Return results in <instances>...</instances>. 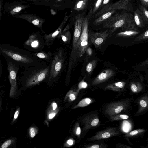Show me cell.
<instances>
[{
  "label": "cell",
  "mask_w": 148,
  "mask_h": 148,
  "mask_svg": "<svg viewBox=\"0 0 148 148\" xmlns=\"http://www.w3.org/2000/svg\"><path fill=\"white\" fill-rule=\"evenodd\" d=\"M0 55L5 60L14 62L20 67L26 68L35 66L41 62L31 52L10 44H0Z\"/></svg>",
  "instance_id": "1"
},
{
  "label": "cell",
  "mask_w": 148,
  "mask_h": 148,
  "mask_svg": "<svg viewBox=\"0 0 148 148\" xmlns=\"http://www.w3.org/2000/svg\"><path fill=\"white\" fill-rule=\"evenodd\" d=\"M50 69V64L41 62L39 64L24 68L17 79L26 88L38 85L47 81Z\"/></svg>",
  "instance_id": "2"
},
{
  "label": "cell",
  "mask_w": 148,
  "mask_h": 148,
  "mask_svg": "<svg viewBox=\"0 0 148 148\" xmlns=\"http://www.w3.org/2000/svg\"><path fill=\"white\" fill-rule=\"evenodd\" d=\"M135 24L132 14L121 12L116 13L104 22L103 27L108 28L110 33H111L119 28L123 30L134 29Z\"/></svg>",
  "instance_id": "3"
},
{
  "label": "cell",
  "mask_w": 148,
  "mask_h": 148,
  "mask_svg": "<svg viewBox=\"0 0 148 148\" xmlns=\"http://www.w3.org/2000/svg\"><path fill=\"white\" fill-rule=\"evenodd\" d=\"M53 53V58L49 63L50 69L47 81L49 84H53L59 78L64 69L66 58V52L62 47L57 48Z\"/></svg>",
  "instance_id": "4"
},
{
  "label": "cell",
  "mask_w": 148,
  "mask_h": 148,
  "mask_svg": "<svg viewBox=\"0 0 148 148\" xmlns=\"http://www.w3.org/2000/svg\"><path fill=\"white\" fill-rule=\"evenodd\" d=\"M24 47L29 51L38 52L44 48L45 41L43 36L39 31L30 34L23 44Z\"/></svg>",
  "instance_id": "5"
},
{
  "label": "cell",
  "mask_w": 148,
  "mask_h": 148,
  "mask_svg": "<svg viewBox=\"0 0 148 148\" xmlns=\"http://www.w3.org/2000/svg\"><path fill=\"white\" fill-rule=\"evenodd\" d=\"M130 1L131 0H119L115 3L108 4L102 8L92 17H98L103 14L113 10L132 11V5Z\"/></svg>",
  "instance_id": "6"
},
{
  "label": "cell",
  "mask_w": 148,
  "mask_h": 148,
  "mask_svg": "<svg viewBox=\"0 0 148 148\" xmlns=\"http://www.w3.org/2000/svg\"><path fill=\"white\" fill-rule=\"evenodd\" d=\"M8 71V79L11 85L10 97H12L17 89V76L20 66L16 63L8 60L6 61Z\"/></svg>",
  "instance_id": "7"
},
{
  "label": "cell",
  "mask_w": 148,
  "mask_h": 148,
  "mask_svg": "<svg viewBox=\"0 0 148 148\" xmlns=\"http://www.w3.org/2000/svg\"><path fill=\"white\" fill-rule=\"evenodd\" d=\"M110 34L109 29L99 32L89 31L88 38L90 42L94 45L95 48H97L102 45Z\"/></svg>",
  "instance_id": "8"
},
{
  "label": "cell",
  "mask_w": 148,
  "mask_h": 148,
  "mask_svg": "<svg viewBox=\"0 0 148 148\" xmlns=\"http://www.w3.org/2000/svg\"><path fill=\"white\" fill-rule=\"evenodd\" d=\"M67 12H66L65 13L63 20L57 29L49 34H45L43 36L45 40V46H47L48 48H49L53 45L54 40L59 34L62 31L65 24L71 16V14L69 16L67 15Z\"/></svg>",
  "instance_id": "9"
},
{
  "label": "cell",
  "mask_w": 148,
  "mask_h": 148,
  "mask_svg": "<svg viewBox=\"0 0 148 148\" xmlns=\"http://www.w3.org/2000/svg\"><path fill=\"white\" fill-rule=\"evenodd\" d=\"M84 13L79 14L75 16L74 30L73 40V49H75L80 36Z\"/></svg>",
  "instance_id": "10"
},
{
  "label": "cell",
  "mask_w": 148,
  "mask_h": 148,
  "mask_svg": "<svg viewBox=\"0 0 148 148\" xmlns=\"http://www.w3.org/2000/svg\"><path fill=\"white\" fill-rule=\"evenodd\" d=\"M14 17L25 20L32 23L36 27L39 28L42 33H45L42 28V26L45 22V20L39 17L32 14L23 13L20 14H16Z\"/></svg>",
  "instance_id": "11"
},
{
  "label": "cell",
  "mask_w": 148,
  "mask_h": 148,
  "mask_svg": "<svg viewBox=\"0 0 148 148\" xmlns=\"http://www.w3.org/2000/svg\"><path fill=\"white\" fill-rule=\"evenodd\" d=\"M117 134L118 132L115 128H110L98 132L95 135L86 140L88 141H93L106 139Z\"/></svg>",
  "instance_id": "12"
},
{
  "label": "cell",
  "mask_w": 148,
  "mask_h": 148,
  "mask_svg": "<svg viewBox=\"0 0 148 148\" xmlns=\"http://www.w3.org/2000/svg\"><path fill=\"white\" fill-rule=\"evenodd\" d=\"M114 74L113 70L110 69L104 70L93 80L92 84L93 85H96L106 81L113 76Z\"/></svg>",
  "instance_id": "13"
},
{
  "label": "cell",
  "mask_w": 148,
  "mask_h": 148,
  "mask_svg": "<svg viewBox=\"0 0 148 148\" xmlns=\"http://www.w3.org/2000/svg\"><path fill=\"white\" fill-rule=\"evenodd\" d=\"M91 18V16L89 13L84 18L82 22L81 34L78 42L82 41H88V22Z\"/></svg>",
  "instance_id": "14"
},
{
  "label": "cell",
  "mask_w": 148,
  "mask_h": 148,
  "mask_svg": "<svg viewBox=\"0 0 148 148\" xmlns=\"http://www.w3.org/2000/svg\"><path fill=\"white\" fill-rule=\"evenodd\" d=\"M123 109V106L121 103H113L107 106L105 112L108 115L112 116L119 113Z\"/></svg>",
  "instance_id": "15"
},
{
  "label": "cell",
  "mask_w": 148,
  "mask_h": 148,
  "mask_svg": "<svg viewBox=\"0 0 148 148\" xmlns=\"http://www.w3.org/2000/svg\"><path fill=\"white\" fill-rule=\"evenodd\" d=\"M32 54L40 61L49 63L53 58V52L46 51L43 50L38 52L32 53Z\"/></svg>",
  "instance_id": "16"
},
{
  "label": "cell",
  "mask_w": 148,
  "mask_h": 148,
  "mask_svg": "<svg viewBox=\"0 0 148 148\" xmlns=\"http://www.w3.org/2000/svg\"><path fill=\"white\" fill-rule=\"evenodd\" d=\"M70 20L65 28L59 34L56 38L63 43H69L71 39V34L69 30L70 27Z\"/></svg>",
  "instance_id": "17"
},
{
  "label": "cell",
  "mask_w": 148,
  "mask_h": 148,
  "mask_svg": "<svg viewBox=\"0 0 148 148\" xmlns=\"http://www.w3.org/2000/svg\"><path fill=\"white\" fill-rule=\"evenodd\" d=\"M116 11V10H112L103 14L95 20L93 24L95 25H97L105 22L112 16Z\"/></svg>",
  "instance_id": "18"
},
{
  "label": "cell",
  "mask_w": 148,
  "mask_h": 148,
  "mask_svg": "<svg viewBox=\"0 0 148 148\" xmlns=\"http://www.w3.org/2000/svg\"><path fill=\"white\" fill-rule=\"evenodd\" d=\"M134 17L135 24L140 28H143L145 21L142 16L139 9H137L134 12Z\"/></svg>",
  "instance_id": "19"
},
{
  "label": "cell",
  "mask_w": 148,
  "mask_h": 148,
  "mask_svg": "<svg viewBox=\"0 0 148 148\" xmlns=\"http://www.w3.org/2000/svg\"><path fill=\"white\" fill-rule=\"evenodd\" d=\"M88 41H82L77 43L75 49H77L80 56H82L83 55L87 49L88 46Z\"/></svg>",
  "instance_id": "20"
},
{
  "label": "cell",
  "mask_w": 148,
  "mask_h": 148,
  "mask_svg": "<svg viewBox=\"0 0 148 148\" xmlns=\"http://www.w3.org/2000/svg\"><path fill=\"white\" fill-rule=\"evenodd\" d=\"M124 83L122 82L114 83L107 85L105 89L113 91H119L124 87Z\"/></svg>",
  "instance_id": "21"
},
{
  "label": "cell",
  "mask_w": 148,
  "mask_h": 148,
  "mask_svg": "<svg viewBox=\"0 0 148 148\" xmlns=\"http://www.w3.org/2000/svg\"><path fill=\"white\" fill-rule=\"evenodd\" d=\"M89 0H79L75 4L74 7L75 10L79 11L83 10L87 7Z\"/></svg>",
  "instance_id": "22"
},
{
  "label": "cell",
  "mask_w": 148,
  "mask_h": 148,
  "mask_svg": "<svg viewBox=\"0 0 148 148\" xmlns=\"http://www.w3.org/2000/svg\"><path fill=\"white\" fill-rule=\"evenodd\" d=\"M103 0H96L94 4L93 8L90 7V9L89 13L90 14L92 17L95 14L97 11L101 6Z\"/></svg>",
  "instance_id": "23"
},
{
  "label": "cell",
  "mask_w": 148,
  "mask_h": 148,
  "mask_svg": "<svg viewBox=\"0 0 148 148\" xmlns=\"http://www.w3.org/2000/svg\"><path fill=\"white\" fill-rule=\"evenodd\" d=\"M92 102V99L90 98H86L82 99L75 106L73 109H75L79 107H84L90 104Z\"/></svg>",
  "instance_id": "24"
},
{
  "label": "cell",
  "mask_w": 148,
  "mask_h": 148,
  "mask_svg": "<svg viewBox=\"0 0 148 148\" xmlns=\"http://www.w3.org/2000/svg\"><path fill=\"white\" fill-rule=\"evenodd\" d=\"M29 6L27 5H16L10 10V13L12 15H16L22 10L28 7Z\"/></svg>",
  "instance_id": "25"
},
{
  "label": "cell",
  "mask_w": 148,
  "mask_h": 148,
  "mask_svg": "<svg viewBox=\"0 0 148 148\" xmlns=\"http://www.w3.org/2000/svg\"><path fill=\"white\" fill-rule=\"evenodd\" d=\"M138 32L133 30H129L120 32L116 34L119 36H129L135 35L138 34Z\"/></svg>",
  "instance_id": "26"
},
{
  "label": "cell",
  "mask_w": 148,
  "mask_h": 148,
  "mask_svg": "<svg viewBox=\"0 0 148 148\" xmlns=\"http://www.w3.org/2000/svg\"><path fill=\"white\" fill-rule=\"evenodd\" d=\"M97 61L96 60H93L90 62L87 65L86 70L89 74L92 73L94 69L96 66Z\"/></svg>",
  "instance_id": "27"
},
{
  "label": "cell",
  "mask_w": 148,
  "mask_h": 148,
  "mask_svg": "<svg viewBox=\"0 0 148 148\" xmlns=\"http://www.w3.org/2000/svg\"><path fill=\"white\" fill-rule=\"evenodd\" d=\"M78 92V90L76 92H75L73 90H70L66 94L65 99L68 100L69 101L75 100Z\"/></svg>",
  "instance_id": "28"
},
{
  "label": "cell",
  "mask_w": 148,
  "mask_h": 148,
  "mask_svg": "<svg viewBox=\"0 0 148 148\" xmlns=\"http://www.w3.org/2000/svg\"><path fill=\"white\" fill-rule=\"evenodd\" d=\"M139 10L142 17L145 22H148V11L142 5L139 6Z\"/></svg>",
  "instance_id": "29"
},
{
  "label": "cell",
  "mask_w": 148,
  "mask_h": 148,
  "mask_svg": "<svg viewBox=\"0 0 148 148\" xmlns=\"http://www.w3.org/2000/svg\"><path fill=\"white\" fill-rule=\"evenodd\" d=\"M99 122V119L97 118H93L90 121V122L86 123V129L95 127L97 125Z\"/></svg>",
  "instance_id": "30"
},
{
  "label": "cell",
  "mask_w": 148,
  "mask_h": 148,
  "mask_svg": "<svg viewBox=\"0 0 148 148\" xmlns=\"http://www.w3.org/2000/svg\"><path fill=\"white\" fill-rule=\"evenodd\" d=\"M147 39H148V30L140 35L134 40V41H141Z\"/></svg>",
  "instance_id": "31"
},
{
  "label": "cell",
  "mask_w": 148,
  "mask_h": 148,
  "mask_svg": "<svg viewBox=\"0 0 148 148\" xmlns=\"http://www.w3.org/2000/svg\"><path fill=\"white\" fill-rule=\"evenodd\" d=\"M128 118L129 116L126 114H121L116 116H113L110 117V119L112 121L120 119H127Z\"/></svg>",
  "instance_id": "32"
},
{
  "label": "cell",
  "mask_w": 148,
  "mask_h": 148,
  "mask_svg": "<svg viewBox=\"0 0 148 148\" xmlns=\"http://www.w3.org/2000/svg\"><path fill=\"white\" fill-rule=\"evenodd\" d=\"M87 86V83L85 82L82 81L78 84V90L79 91V90L81 89L85 88H86Z\"/></svg>",
  "instance_id": "33"
},
{
  "label": "cell",
  "mask_w": 148,
  "mask_h": 148,
  "mask_svg": "<svg viewBox=\"0 0 148 148\" xmlns=\"http://www.w3.org/2000/svg\"><path fill=\"white\" fill-rule=\"evenodd\" d=\"M12 141L10 140H8L5 141L2 144L1 147L2 148H6L8 147L11 143Z\"/></svg>",
  "instance_id": "34"
},
{
  "label": "cell",
  "mask_w": 148,
  "mask_h": 148,
  "mask_svg": "<svg viewBox=\"0 0 148 148\" xmlns=\"http://www.w3.org/2000/svg\"><path fill=\"white\" fill-rule=\"evenodd\" d=\"M101 146H101V145L96 144L89 146H86L85 147L86 148H99L103 147Z\"/></svg>",
  "instance_id": "35"
},
{
  "label": "cell",
  "mask_w": 148,
  "mask_h": 148,
  "mask_svg": "<svg viewBox=\"0 0 148 148\" xmlns=\"http://www.w3.org/2000/svg\"><path fill=\"white\" fill-rule=\"evenodd\" d=\"M30 136L31 138L34 137L36 135L35 129L33 127H31L30 130Z\"/></svg>",
  "instance_id": "36"
},
{
  "label": "cell",
  "mask_w": 148,
  "mask_h": 148,
  "mask_svg": "<svg viewBox=\"0 0 148 148\" xmlns=\"http://www.w3.org/2000/svg\"><path fill=\"white\" fill-rule=\"evenodd\" d=\"M131 90L134 92H136L138 90V88L134 84H132L131 86Z\"/></svg>",
  "instance_id": "37"
},
{
  "label": "cell",
  "mask_w": 148,
  "mask_h": 148,
  "mask_svg": "<svg viewBox=\"0 0 148 148\" xmlns=\"http://www.w3.org/2000/svg\"><path fill=\"white\" fill-rule=\"evenodd\" d=\"M140 1L142 5L148 7V0H140Z\"/></svg>",
  "instance_id": "38"
},
{
  "label": "cell",
  "mask_w": 148,
  "mask_h": 148,
  "mask_svg": "<svg viewBox=\"0 0 148 148\" xmlns=\"http://www.w3.org/2000/svg\"><path fill=\"white\" fill-rule=\"evenodd\" d=\"M140 103L141 106L145 108L147 106V103L144 100H141L140 101Z\"/></svg>",
  "instance_id": "39"
},
{
  "label": "cell",
  "mask_w": 148,
  "mask_h": 148,
  "mask_svg": "<svg viewBox=\"0 0 148 148\" xmlns=\"http://www.w3.org/2000/svg\"><path fill=\"white\" fill-rule=\"evenodd\" d=\"M110 1V0H103L100 7L102 8L105 5H107Z\"/></svg>",
  "instance_id": "40"
},
{
  "label": "cell",
  "mask_w": 148,
  "mask_h": 148,
  "mask_svg": "<svg viewBox=\"0 0 148 148\" xmlns=\"http://www.w3.org/2000/svg\"><path fill=\"white\" fill-rule=\"evenodd\" d=\"M56 113L54 112H51L49 114L48 117L49 119H51L54 118L56 114Z\"/></svg>",
  "instance_id": "41"
},
{
  "label": "cell",
  "mask_w": 148,
  "mask_h": 148,
  "mask_svg": "<svg viewBox=\"0 0 148 148\" xmlns=\"http://www.w3.org/2000/svg\"><path fill=\"white\" fill-rule=\"evenodd\" d=\"M81 128L79 126L77 127L76 131V134L77 135H79L81 134Z\"/></svg>",
  "instance_id": "42"
},
{
  "label": "cell",
  "mask_w": 148,
  "mask_h": 148,
  "mask_svg": "<svg viewBox=\"0 0 148 148\" xmlns=\"http://www.w3.org/2000/svg\"><path fill=\"white\" fill-rule=\"evenodd\" d=\"M19 114V110H16L14 114V119L13 121H14L16 119Z\"/></svg>",
  "instance_id": "43"
},
{
  "label": "cell",
  "mask_w": 148,
  "mask_h": 148,
  "mask_svg": "<svg viewBox=\"0 0 148 148\" xmlns=\"http://www.w3.org/2000/svg\"><path fill=\"white\" fill-rule=\"evenodd\" d=\"M3 64L1 62V60H0V77L2 75L3 71Z\"/></svg>",
  "instance_id": "44"
},
{
  "label": "cell",
  "mask_w": 148,
  "mask_h": 148,
  "mask_svg": "<svg viewBox=\"0 0 148 148\" xmlns=\"http://www.w3.org/2000/svg\"><path fill=\"white\" fill-rule=\"evenodd\" d=\"M138 133L137 130H134L131 131L130 133V135L134 136L137 134Z\"/></svg>",
  "instance_id": "45"
},
{
  "label": "cell",
  "mask_w": 148,
  "mask_h": 148,
  "mask_svg": "<svg viewBox=\"0 0 148 148\" xmlns=\"http://www.w3.org/2000/svg\"><path fill=\"white\" fill-rule=\"evenodd\" d=\"M145 65H148V59L144 61L141 63V66H145Z\"/></svg>",
  "instance_id": "46"
},
{
  "label": "cell",
  "mask_w": 148,
  "mask_h": 148,
  "mask_svg": "<svg viewBox=\"0 0 148 148\" xmlns=\"http://www.w3.org/2000/svg\"><path fill=\"white\" fill-rule=\"evenodd\" d=\"M67 143L69 145H71L73 144V142L72 140L70 139L67 140Z\"/></svg>",
  "instance_id": "47"
},
{
  "label": "cell",
  "mask_w": 148,
  "mask_h": 148,
  "mask_svg": "<svg viewBox=\"0 0 148 148\" xmlns=\"http://www.w3.org/2000/svg\"><path fill=\"white\" fill-rule=\"evenodd\" d=\"M57 107L56 103L54 102L52 104V108L53 110H55L56 109Z\"/></svg>",
  "instance_id": "48"
},
{
  "label": "cell",
  "mask_w": 148,
  "mask_h": 148,
  "mask_svg": "<svg viewBox=\"0 0 148 148\" xmlns=\"http://www.w3.org/2000/svg\"><path fill=\"white\" fill-rule=\"evenodd\" d=\"M26 0L30 1H37L38 0Z\"/></svg>",
  "instance_id": "49"
},
{
  "label": "cell",
  "mask_w": 148,
  "mask_h": 148,
  "mask_svg": "<svg viewBox=\"0 0 148 148\" xmlns=\"http://www.w3.org/2000/svg\"><path fill=\"white\" fill-rule=\"evenodd\" d=\"M62 0H57V1H62Z\"/></svg>",
  "instance_id": "50"
}]
</instances>
